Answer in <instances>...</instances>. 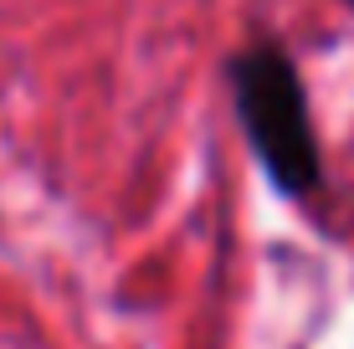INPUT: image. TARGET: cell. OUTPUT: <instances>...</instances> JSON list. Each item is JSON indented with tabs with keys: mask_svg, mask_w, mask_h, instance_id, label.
Instances as JSON below:
<instances>
[{
	"mask_svg": "<svg viewBox=\"0 0 354 349\" xmlns=\"http://www.w3.org/2000/svg\"><path fill=\"white\" fill-rule=\"evenodd\" d=\"M231 93L267 180L283 196H308L319 185V139L298 67L277 46H247L231 62Z\"/></svg>",
	"mask_w": 354,
	"mask_h": 349,
	"instance_id": "1",
	"label": "cell"
}]
</instances>
